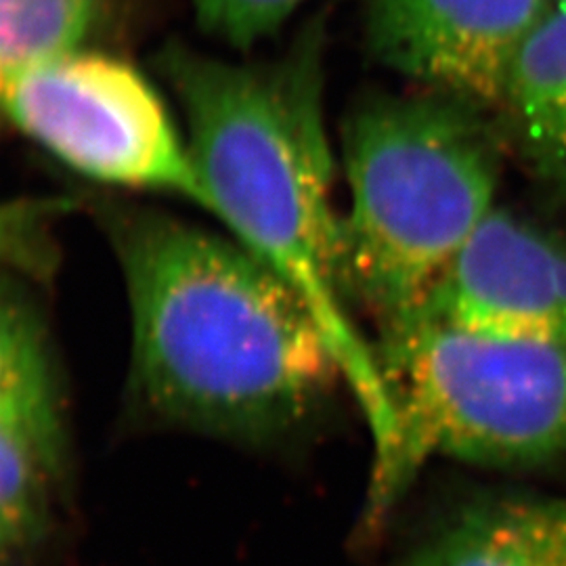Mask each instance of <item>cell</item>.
I'll use <instances>...</instances> for the list:
<instances>
[{"label":"cell","instance_id":"cell-1","mask_svg":"<svg viewBox=\"0 0 566 566\" xmlns=\"http://www.w3.org/2000/svg\"><path fill=\"white\" fill-rule=\"evenodd\" d=\"M187 122L206 208L303 301L364 416L371 460L397 437V405L344 285L343 219L324 120V32L269 63H229L170 44L158 53Z\"/></svg>","mask_w":566,"mask_h":566},{"label":"cell","instance_id":"cell-2","mask_svg":"<svg viewBox=\"0 0 566 566\" xmlns=\"http://www.w3.org/2000/svg\"><path fill=\"white\" fill-rule=\"evenodd\" d=\"M114 238L135 385L166 420L264 441L344 385L308 306L242 243L158 212L114 217Z\"/></svg>","mask_w":566,"mask_h":566},{"label":"cell","instance_id":"cell-3","mask_svg":"<svg viewBox=\"0 0 566 566\" xmlns=\"http://www.w3.org/2000/svg\"><path fill=\"white\" fill-rule=\"evenodd\" d=\"M479 109L439 93L382 97L344 124V285L378 359L422 327L432 290L495 208L502 149Z\"/></svg>","mask_w":566,"mask_h":566},{"label":"cell","instance_id":"cell-4","mask_svg":"<svg viewBox=\"0 0 566 566\" xmlns=\"http://www.w3.org/2000/svg\"><path fill=\"white\" fill-rule=\"evenodd\" d=\"M395 446L369 468L361 535H374L434 458L486 468L566 460V346L424 324L380 359Z\"/></svg>","mask_w":566,"mask_h":566},{"label":"cell","instance_id":"cell-5","mask_svg":"<svg viewBox=\"0 0 566 566\" xmlns=\"http://www.w3.org/2000/svg\"><path fill=\"white\" fill-rule=\"evenodd\" d=\"M0 107L84 177L206 208L187 142L154 86L122 61L74 49L30 63L0 78Z\"/></svg>","mask_w":566,"mask_h":566},{"label":"cell","instance_id":"cell-6","mask_svg":"<svg viewBox=\"0 0 566 566\" xmlns=\"http://www.w3.org/2000/svg\"><path fill=\"white\" fill-rule=\"evenodd\" d=\"M424 324L566 346V235L495 206L432 290Z\"/></svg>","mask_w":566,"mask_h":566},{"label":"cell","instance_id":"cell-7","mask_svg":"<svg viewBox=\"0 0 566 566\" xmlns=\"http://www.w3.org/2000/svg\"><path fill=\"white\" fill-rule=\"evenodd\" d=\"M554 0H367L374 55L405 78L500 107L507 74Z\"/></svg>","mask_w":566,"mask_h":566},{"label":"cell","instance_id":"cell-8","mask_svg":"<svg viewBox=\"0 0 566 566\" xmlns=\"http://www.w3.org/2000/svg\"><path fill=\"white\" fill-rule=\"evenodd\" d=\"M510 143L547 191L566 202V2L554 0L507 74L500 105Z\"/></svg>","mask_w":566,"mask_h":566},{"label":"cell","instance_id":"cell-9","mask_svg":"<svg viewBox=\"0 0 566 566\" xmlns=\"http://www.w3.org/2000/svg\"><path fill=\"white\" fill-rule=\"evenodd\" d=\"M399 566H566V497H500L447 521Z\"/></svg>","mask_w":566,"mask_h":566},{"label":"cell","instance_id":"cell-10","mask_svg":"<svg viewBox=\"0 0 566 566\" xmlns=\"http://www.w3.org/2000/svg\"><path fill=\"white\" fill-rule=\"evenodd\" d=\"M2 269V266H0ZM0 422L20 426L57 451L60 413L39 322L0 275Z\"/></svg>","mask_w":566,"mask_h":566},{"label":"cell","instance_id":"cell-11","mask_svg":"<svg viewBox=\"0 0 566 566\" xmlns=\"http://www.w3.org/2000/svg\"><path fill=\"white\" fill-rule=\"evenodd\" d=\"M99 15V0H0V78L78 49Z\"/></svg>","mask_w":566,"mask_h":566},{"label":"cell","instance_id":"cell-12","mask_svg":"<svg viewBox=\"0 0 566 566\" xmlns=\"http://www.w3.org/2000/svg\"><path fill=\"white\" fill-rule=\"evenodd\" d=\"M55 453L20 426L0 422V563L36 537Z\"/></svg>","mask_w":566,"mask_h":566},{"label":"cell","instance_id":"cell-13","mask_svg":"<svg viewBox=\"0 0 566 566\" xmlns=\"http://www.w3.org/2000/svg\"><path fill=\"white\" fill-rule=\"evenodd\" d=\"M72 208L67 198L0 202V266L42 269L51 256V229Z\"/></svg>","mask_w":566,"mask_h":566},{"label":"cell","instance_id":"cell-14","mask_svg":"<svg viewBox=\"0 0 566 566\" xmlns=\"http://www.w3.org/2000/svg\"><path fill=\"white\" fill-rule=\"evenodd\" d=\"M304 0H191L206 32L235 49L273 36Z\"/></svg>","mask_w":566,"mask_h":566},{"label":"cell","instance_id":"cell-15","mask_svg":"<svg viewBox=\"0 0 566 566\" xmlns=\"http://www.w3.org/2000/svg\"><path fill=\"white\" fill-rule=\"evenodd\" d=\"M563 2H566V0H563Z\"/></svg>","mask_w":566,"mask_h":566}]
</instances>
